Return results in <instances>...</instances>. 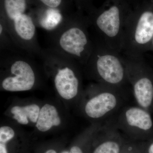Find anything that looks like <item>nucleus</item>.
<instances>
[{
  "instance_id": "1",
  "label": "nucleus",
  "mask_w": 153,
  "mask_h": 153,
  "mask_svg": "<svg viewBox=\"0 0 153 153\" xmlns=\"http://www.w3.org/2000/svg\"><path fill=\"white\" fill-rule=\"evenodd\" d=\"M40 58L44 73L52 81L57 99L68 110L75 108L84 89L82 66L51 47L42 49Z\"/></svg>"
},
{
  "instance_id": "2",
  "label": "nucleus",
  "mask_w": 153,
  "mask_h": 153,
  "mask_svg": "<svg viewBox=\"0 0 153 153\" xmlns=\"http://www.w3.org/2000/svg\"><path fill=\"white\" fill-rule=\"evenodd\" d=\"M93 50L83 74L96 83L113 88L132 95L123 55L92 37Z\"/></svg>"
},
{
  "instance_id": "3",
  "label": "nucleus",
  "mask_w": 153,
  "mask_h": 153,
  "mask_svg": "<svg viewBox=\"0 0 153 153\" xmlns=\"http://www.w3.org/2000/svg\"><path fill=\"white\" fill-rule=\"evenodd\" d=\"M87 16L67 15L59 27L49 34L50 47L85 66L93 49Z\"/></svg>"
},
{
  "instance_id": "4",
  "label": "nucleus",
  "mask_w": 153,
  "mask_h": 153,
  "mask_svg": "<svg viewBox=\"0 0 153 153\" xmlns=\"http://www.w3.org/2000/svg\"><path fill=\"white\" fill-rule=\"evenodd\" d=\"M33 57L24 53H1V91H30L43 85L44 77L47 76L43 67L39 66Z\"/></svg>"
},
{
  "instance_id": "5",
  "label": "nucleus",
  "mask_w": 153,
  "mask_h": 153,
  "mask_svg": "<svg viewBox=\"0 0 153 153\" xmlns=\"http://www.w3.org/2000/svg\"><path fill=\"white\" fill-rule=\"evenodd\" d=\"M28 0H1L0 20L20 50L32 57H41L42 49L37 37L36 27Z\"/></svg>"
},
{
  "instance_id": "6",
  "label": "nucleus",
  "mask_w": 153,
  "mask_h": 153,
  "mask_svg": "<svg viewBox=\"0 0 153 153\" xmlns=\"http://www.w3.org/2000/svg\"><path fill=\"white\" fill-rule=\"evenodd\" d=\"M130 95L116 88L91 83L84 88L75 108L91 123L103 124L126 105Z\"/></svg>"
},
{
  "instance_id": "7",
  "label": "nucleus",
  "mask_w": 153,
  "mask_h": 153,
  "mask_svg": "<svg viewBox=\"0 0 153 153\" xmlns=\"http://www.w3.org/2000/svg\"><path fill=\"white\" fill-rule=\"evenodd\" d=\"M131 11L123 0H110L101 8L93 10L87 16L92 37L121 53L124 29Z\"/></svg>"
},
{
  "instance_id": "8",
  "label": "nucleus",
  "mask_w": 153,
  "mask_h": 153,
  "mask_svg": "<svg viewBox=\"0 0 153 153\" xmlns=\"http://www.w3.org/2000/svg\"><path fill=\"white\" fill-rule=\"evenodd\" d=\"M153 38V2L131 10L124 29L122 53L130 58L143 57L149 51Z\"/></svg>"
},
{
  "instance_id": "9",
  "label": "nucleus",
  "mask_w": 153,
  "mask_h": 153,
  "mask_svg": "<svg viewBox=\"0 0 153 153\" xmlns=\"http://www.w3.org/2000/svg\"><path fill=\"white\" fill-rule=\"evenodd\" d=\"M152 114L142 108L126 104L109 120L130 141L153 138Z\"/></svg>"
},
{
  "instance_id": "10",
  "label": "nucleus",
  "mask_w": 153,
  "mask_h": 153,
  "mask_svg": "<svg viewBox=\"0 0 153 153\" xmlns=\"http://www.w3.org/2000/svg\"><path fill=\"white\" fill-rule=\"evenodd\" d=\"M123 55L135 103L153 113V69L143 57L130 58Z\"/></svg>"
},
{
  "instance_id": "11",
  "label": "nucleus",
  "mask_w": 153,
  "mask_h": 153,
  "mask_svg": "<svg viewBox=\"0 0 153 153\" xmlns=\"http://www.w3.org/2000/svg\"><path fill=\"white\" fill-rule=\"evenodd\" d=\"M68 111L57 98L43 101L37 123L31 133L33 140L66 128L70 119Z\"/></svg>"
},
{
  "instance_id": "12",
  "label": "nucleus",
  "mask_w": 153,
  "mask_h": 153,
  "mask_svg": "<svg viewBox=\"0 0 153 153\" xmlns=\"http://www.w3.org/2000/svg\"><path fill=\"white\" fill-rule=\"evenodd\" d=\"M33 140L18 124L8 119L0 126V153H31Z\"/></svg>"
},
{
  "instance_id": "13",
  "label": "nucleus",
  "mask_w": 153,
  "mask_h": 153,
  "mask_svg": "<svg viewBox=\"0 0 153 153\" xmlns=\"http://www.w3.org/2000/svg\"><path fill=\"white\" fill-rule=\"evenodd\" d=\"M128 141L109 120L94 134L91 153H121Z\"/></svg>"
},
{
  "instance_id": "14",
  "label": "nucleus",
  "mask_w": 153,
  "mask_h": 153,
  "mask_svg": "<svg viewBox=\"0 0 153 153\" xmlns=\"http://www.w3.org/2000/svg\"><path fill=\"white\" fill-rule=\"evenodd\" d=\"M43 101L32 98L16 97L4 112L8 119L21 126L34 128L38 120Z\"/></svg>"
},
{
  "instance_id": "15",
  "label": "nucleus",
  "mask_w": 153,
  "mask_h": 153,
  "mask_svg": "<svg viewBox=\"0 0 153 153\" xmlns=\"http://www.w3.org/2000/svg\"><path fill=\"white\" fill-rule=\"evenodd\" d=\"M37 27L42 28L48 33L57 29L63 23L67 15L57 9L41 7L37 11L30 12Z\"/></svg>"
},
{
  "instance_id": "16",
  "label": "nucleus",
  "mask_w": 153,
  "mask_h": 153,
  "mask_svg": "<svg viewBox=\"0 0 153 153\" xmlns=\"http://www.w3.org/2000/svg\"><path fill=\"white\" fill-rule=\"evenodd\" d=\"M102 123H91L68 146V153H91V143L96 132Z\"/></svg>"
},
{
  "instance_id": "17",
  "label": "nucleus",
  "mask_w": 153,
  "mask_h": 153,
  "mask_svg": "<svg viewBox=\"0 0 153 153\" xmlns=\"http://www.w3.org/2000/svg\"><path fill=\"white\" fill-rule=\"evenodd\" d=\"M65 137H60L41 143L35 148L34 153H60L67 146Z\"/></svg>"
},
{
  "instance_id": "18",
  "label": "nucleus",
  "mask_w": 153,
  "mask_h": 153,
  "mask_svg": "<svg viewBox=\"0 0 153 153\" xmlns=\"http://www.w3.org/2000/svg\"><path fill=\"white\" fill-rule=\"evenodd\" d=\"M0 47L1 52L7 51L13 53H24L17 47L10 36L7 29L0 20Z\"/></svg>"
},
{
  "instance_id": "19",
  "label": "nucleus",
  "mask_w": 153,
  "mask_h": 153,
  "mask_svg": "<svg viewBox=\"0 0 153 153\" xmlns=\"http://www.w3.org/2000/svg\"><path fill=\"white\" fill-rule=\"evenodd\" d=\"M41 7L57 9L62 11L66 7L64 0H36Z\"/></svg>"
},
{
  "instance_id": "20",
  "label": "nucleus",
  "mask_w": 153,
  "mask_h": 153,
  "mask_svg": "<svg viewBox=\"0 0 153 153\" xmlns=\"http://www.w3.org/2000/svg\"><path fill=\"white\" fill-rule=\"evenodd\" d=\"M121 153H143L140 145L128 141Z\"/></svg>"
},
{
  "instance_id": "21",
  "label": "nucleus",
  "mask_w": 153,
  "mask_h": 153,
  "mask_svg": "<svg viewBox=\"0 0 153 153\" xmlns=\"http://www.w3.org/2000/svg\"><path fill=\"white\" fill-rule=\"evenodd\" d=\"M140 146L143 153H153V138Z\"/></svg>"
},
{
  "instance_id": "22",
  "label": "nucleus",
  "mask_w": 153,
  "mask_h": 153,
  "mask_svg": "<svg viewBox=\"0 0 153 153\" xmlns=\"http://www.w3.org/2000/svg\"><path fill=\"white\" fill-rule=\"evenodd\" d=\"M69 153V149H68V146H66L64 149L62 150V151L60 152V153Z\"/></svg>"
},
{
  "instance_id": "23",
  "label": "nucleus",
  "mask_w": 153,
  "mask_h": 153,
  "mask_svg": "<svg viewBox=\"0 0 153 153\" xmlns=\"http://www.w3.org/2000/svg\"><path fill=\"white\" fill-rule=\"evenodd\" d=\"M149 51H152L153 52V38L152 41V44H151L150 48Z\"/></svg>"
}]
</instances>
